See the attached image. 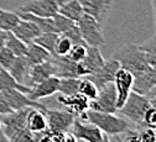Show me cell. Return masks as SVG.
<instances>
[{"label":"cell","mask_w":156,"mask_h":142,"mask_svg":"<svg viewBox=\"0 0 156 142\" xmlns=\"http://www.w3.org/2000/svg\"><path fill=\"white\" fill-rule=\"evenodd\" d=\"M82 121H89V123L98 126L104 133L108 136L112 135H122L129 129H133L130 121H128L125 117L116 115L115 113H102L88 109L86 113H83L80 117Z\"/></svg>","instance_id":"cell-1"},{"label":"cell","mask_w":156,"mask_h":142,"mask_svg":"<svg viewBox=\"0 0 156 142\" xmlns=\"http://www.w3.org/2000/svg\"><path fill=\"white\" fill-rule=\"evenodd\" d=\"M113 58L118 61L122 68L129 71L134 78L152 68L147 61L146 53L140 46L136 45H128L120 48L113 54Z\"/></svg>","instance_id":"cell-2"},{"label":"cell","mask_w":156,"mask_h":142,"mask_svg":"<svg viewBox=\"0 0 156 142\" xmlns=\"http://www.w3.org/2000/svg\"><path fill=\"white\" fill-rule=\"evenodd\" d=\"M150 106L151 100L146 95L131 92L126 101L120 109H118V111L122 114V116H125V119L130 121L135 129H141L144 115Z\"/></svg>","instance_id":"cell-3"},{"label":"cell","mask_w":156,"mask_h":142,"mask_svg":"<svg viewBox=\"0 0 156 142\" xmlns=\"http://www.w3.org/2000/svg\"><path fill=\"white\" fill-rule=\"evenodd\" d=\"M77 26L80 29L83 41L87 46L92 47H101L105 45V37L103 33L102 25L92 16L83 14L82 17L77 21Z\"/></svg>","instance_id":"cell-4"},{"label":"cell","mask_w":156,"mask_h":142,"mask_svg":"<svg viewBox=\"0 0 156 142\" xmlns=\"http://www.w3.org/2000/svg\"><path fill=\"white\" fill-rule=\"evenodd\" d=\"M71 132L76 136L77 140L84 142H110L109 136L104 133L98 126L89 123V121H82L80 119H74Z\"/></svg>","instance_id":"cell-5"},{"label":"cell","mask_w":156,"mask_h":142,"mask_svg":"<svg viewBox=\"0 0 156 142\" xmlns=\"http://www.w3.org/2000/svg\"><path fill=\"white\" fill-rule=\"evenodd\" d=\"M89 109L102 113H116V92L114 83L110 82L99 89L95 99L89 100Z\"/></svg>","instance_id":"cell-6"},{"label":"cell","mask_w":156,"mask_h":142,"mask_svg":"<svg viewBox=\"0 0 156 142\" xmlns=\"http://www.w3.org/2000/svg\"><path fill=\"white\" fill-rule=\"evenodd\" d=\"M105 62V58L103 57L99 47H92L88 46L87 48V54L86 57L77 63V77L82 78V77H88L94 73H97L102 66Z\"/></svg>","instance_id":"cell-7"},{"label":"cell","mask_w":156,"mask_h":142,"mask_svg":"<svg viewBox=\"0 0 156 142\" xmlns=\"http://www.w3.org/2000/svg\"><path fill=\"white\" fill-rule=\"evenodd\" d=\"M113 83L116 92V109H120L126 101L129 94L133 92L134 75L129 71L120 67L114 75Z\"/></svg>","instance_id":"cell-8"},{"label":"cell","mask_w":156,"mask_h":142,"mask_svg":"<svg viewBox=\"0 0 156 142\" xmlns=\"http://www.w3.org/2000/svg\"><path fill=\"white\" fill-rule=\"evenodd\" d=\"M46 119H47V126L50 132H67L71 131L73 121L76 119L69 111L65 110H45Z\"/></svg>","instance_id":"cell-9"},{"label":"cell","mask_w":156,"mask_h":142,"mask_svg":"<svg viewBox=\"0 0 156 142\" xmlns=\"http://www.w3.org/2000/svg\"><path fill=\"white\" fill-rule=\"evenodd\" d=\"M0 92L3 93L8 105L10 106V109L12 111L21 110L25 108H36V109H41L44 111L47 109L44 104L30 99L27 96V94L17 90V89H5V90H0Z\"/></svg>","instance_id":"cell-10"},{"label":"cell","mask_w":156,"mask_h":142,"mask_svg":"<svg viewBox=\"0 0 156 142\" xmlns=\"http://www.w3.org/2000/svg\"><path fill=\"white\" fill-rule=\"evenodd\" d=\"M57 0H29L23 6H20L19 11L29 12L40 17H53L58 12Z\"/></svg>","instance_id":"cell-11"},{"label":"cell","mask_w":156,"mask_h":142,"mask_svg":"<svg viewBox=\"0 0 156 142\" xmlns=\"http://www.w3.org/2000/svg\"><path fill=\"white\" fill-rule=\"evenodd\" d=\"M83 12L95 19L101 25L104 24L112 8L113 0H80Z\"/></svg>","instance_id":"cell-12"},{"label":"cell","mask_w":156,"mask_h":142,"mask_svg":"<svg viewBox=\"0 0 156 142\" xmlns=\"http://www.w3.org/2000/svg\"><path fill=\"white\" fill-rule=\"evenodd\" d=\"M119 68H120V64H119V62L115 58L105 59V62L102 66V68L97 73H94L92 75H88L87 78H89L92 80V82L97 85V88L101 89L105 84L113 82L114 75H115L116 71H118Z\"/></svg>","instance_id":"cell-13"},{"label":"cell","mask_w":156,"mask_h":142,"mask_svg":"<svg viewBox=\"0 0 156 142\" xmlns=\"http://www.w3.org/2000/svg\"><path fill=\"white\" fill-rule=\"evenodd\" d=\"M57 101L62 106L66 108L67 111H69L72 115L76 117H80L83 113H86L89 109V99L86 98L84 95L77 93L73 95H60Z\"/></svg>","instance_id":"cell-14"},{"label":"cell","mask_w":156,"mask_h":142,"mask_svg":"<svg viewBox=\"0 0 156 142\" xmlns=\"http://www.w3.org/2000/svg\"><path fill=\"white\" fill-rule=\"evenodd\" d=\"M32 64L27 61L25 56L16 57L11 67L8 69V72L11 74V77L25 87L30 88V74H31Z\"/></svg>","instance_id":"cell-15"},{"label":"cell","mask_w":156,"mask_h":142,"mask_svg":"<svg viewBox=\"0 0 156 142\" xmlns=\"http://www.w3.org/2000/svg\"><path fill=\"white\" fill-rule=\"evenodd\" d=\"M58 83H60V78L58 77H50L42 82L37 83L34 85L30 92L27 93V96L32 100H38L42 98H48L52 96L55 93H58Z\"/></svg>","instance_id":"cell-16"},{"label":"cell","mask_w":156,"mask_h":142,"mask_svg":"<svg viewBox=\"0 0 156 142\" xmlns=\"http://www.w3.org/2000/svg\"><path fill=\"white\" fill-rule=\"evenodd\" d=\"M11 32L17 37L20 38L21 41H24L26 45L34 42V40L40 35L42 31L40 30L34 21L31 20H27V19H21L19 20V23L16 24V26L11 30Z\"/></svg>","instance_id":"cell-17"},{"label":"cell","mask_w":156,"mask_h":142,"mask_svg":"<svg viewBox=\"0 0 156 142\" xmlns=\"http://www.w3.org/2000/svg\"><path fill=\"white\" fill-rule=\"evenodd\" d=\"M53 75L56 77V67L50 57L45 62L32 66L31 74H30V88H32L37 83H40L42 80H45L50 77H53Z\"/></svg>","instance_id":"cell-18"},{"label":"cell","mask_w":156,"mask_h":142,"mask_svg":"<svg viewBox=\"0 0 156 142\" xmlns=\"http://www.w3.org/2000/svg\"><path fill=\"white\" fill-rule=\"evenodd\" d=\"M156 84V68H150L145 73L134 78L133 92L141 95H147V93Z\"/></svg>","instance_id":"cell-19"},{"label":"cell","mask_w":156,"mask_h":142,"mask_svg":"<svg viewBox=\"0 0 156 142\" xmlns=\"http://www.w3.org/2000/svg\"><path fill=\"white\" fill-rule=\"evenodd\" d=\"M51 59L56 67V77L58 78L77 77V67H76L77 63L72 62L67 56H51Z\"/></svg>","instance_id":"cell-20"},{"label":"cell","mask_w":156,"mask_h":142,"mask_svg":"<svg viewBox=\"0 0 156 142\" xmlns=\"http://www.w3.org/2000/svg\"><path fill=\"white\" fill-rule=\"evenodd\" d=\"M26 127L34 132L47 131L48 126H47V119L45 111L41 109L31 108L26 116Z\"/></svg>","instance_id":"cell-21"},{"label":"cell","mask_w":156,"mask_h":142,"mask_svg":"<svg viewBox=\"0 0 156 142\" xmlns=\"http://www.w3.org/2000/svg\"><path fill=\"white\" fill-rule=\"evenodd\" d=\"M124 142H156V131L152 129H129L122 133Z\"/></svg>","instance_id":"cell-22"},{"label":"cell","mask_w":156,"mask_h":142,"mask_svg":"<svg viewBox=\"0 0 156 142\" xmlns=\"http://www.w3.org/2000/svg\"><path fill=\"white\" fill-rule=\"evenodd\" d=\"M58 14H61L66 16L67 19L72 20V21L77 23L84 12H83L80 0H68L66 3L60 4V6H58Z\"/></svg>","instance_id":"cell-23"},{"label":"cell","mask_w":156,"mask_h":142,"mask_svg":"<svg viewBox=\"0 0 156 142\" xmlns=\"http://www.w3.org/2000/svg\"><path fill=\"white\" fill-rule=\"evenodd\" d=\"M25 57L27 58V61L32 66H35V64L42 63L45 61H47L51 57V54L45 48H42L40 45L31 42L27 45V52H26Z\"/></svg>","instance_id":"cell-24"},{"label":"cell","mask_w":156,"mask_h":142,"mask_svg":"<svg viewBox=\"0 0 156 142\" xmlns=\"http://www.w3.org/2000/svg\"><path fill=\"white\" fill-rule=\"evenodd\" d=\"M5 89H17V90L27 94L31 88L17 83L8 71L0 68V90H5Z\"/></svg>","instance_id":"cell-25"},{"label":"cell","mask_w":156,"mask_h":142,"mask_svg":"<svg viewBox=\"0 0 156 142\" xmlns=\"http://www.w3.org/2000/svg\"><path fill=\"white\" fill-rule=\"evenodd\" d=\"M58 36H60V33H57V32H41L34 40V42L40 45L42 48H45L47 52H50L51 56H53L55 46H56Z\"/></svg>","instance_id":"cell-26"},{"label":"cell","mask_w":156,"mask_h":142,"mask_svg":"<svg viewBox=\"0 0 156 142\" xmlns=\"http://www.w3.org/2000/svg\"><path fill=\"white\" fill-rule=\"evenodd\" d=\"M5 47H6L8 50H10L16 57L25 56L26 52H27V45H26L24 41H21L20 38H17L11 31L8 32Z\"/></svg>","instance_id":"cell-27"},{"label":"cell","mask_w":156,"mask_h":142,"mask_svg":"<svg viewBox=\"0 0 156 142\" xmlns=\"http://www.w3.org/2000/svg\"><path fill=\"white\" fill-rule=\"evenodd\" d=\"M80 82L81 78H60V83H58V93L61 95H73L78 93V88H80Z\"/></svg>","instance_id":"cell-28"},{"label":"cell","mask_w":156,"mask_h":142,"mask_svg":"<svg viewBox=\"0 0 156 142\" xmlns=\"http://www.w3.org/2000/svg\"><path fill=\"white\" fill-rule=\"evenodd\" d=\"M20 20V16L17 15V12H11L0 9V29L5 31H11L16 24Z\"/></svg>","instance_id":"cell-29"},{"label":"cell","mask_w":156,"mask_h":142,"mask_svg":"<svg viewBox=\"0 0 156 142\" xmlns=\"http://www.w3.org/2000/svg\"><path fill=\"white\" fill-rule=\"evenodd\" d=\"M99 89L97 88V85L92 82V80L87 77H82L81 82H80V88H78V93L84 95L86 98H88L89 100H93L98 95Z\"/></svg>","instance_id":"cell-30"},{"label":"cell","mask_w":156,"mask_h":142,"mask_svg":"<svg viewBox=\"0 0 156 142\" xmlns=\"http://www.w3.org/2000/svg\"><path fill=\"white\" fill-rule=\"evenodd\" d=\"M141 50L146 53L147 61L152 68H156V33L143 45H140Z\"/></svg>","instance_id":"cell-31"},{"label":"cell","mask_w":156,"mask_h":142,"mask_svg":"<svg viewBox=\"0 0 156 142\" xmlns=\"http://www.w3.org/2000/svg\"><path fill=\"white\" fill-rule=\"evenodd\" d=\"M72 46H73V43L71 42V40L67 36L60 35L57 38L56 46H55V54L53 56H67V53L69 52Z\"/></svg>","instance_id":"cell-32"},{"label":"cell","mask_w":156,"mask_h":142,"mask_svg":"<svg viewBox=\"0 0 156 142\" xmlns=\"http://www.w3.org/2000/svg\"><path fill=\"white\" fill-rule=\"evenodd\" d=\"M53 20H55V24H56L57 32L60 33V35L67 32L69 29H72V27L77 24V23L72 21V20L67 19L66 16H63V15H61V14H58V12L53 16Z\"/></svg>","instance_id":"cell-33"},{"label":"cell","mask_w":156,"mask_h":142,"mask_svg":"<svg viewBox=\"0 0 156 142\" xmlns=\"http://www.w3.org/2000/svg\"><path fill=\"white\" fill-rule=\"evenodd\" d=\"M87 45H73L72 48L69 50V52L67 53V57L74 63H78L86 57L87 54Z\"/></svg>","instance_id":"cell-34"},{"label":"cell","mask_w":156,"mask_h":142,"mask_svg":"<svg viewBox=\"0 0 156 142\" xmlns=\"http://www.w3.org/2000/svg\"><path fill=\"white\" fill-rule=\"evenodd\" d=\"M141 129H152L156 130V106L151 104V106L146 110L144 119H143V125Z\"/></svg>","instance_id":"cell-35"},{"label":"cell","mask_w":156,"mask_h":142,"mask_svg":"<svg viewBox=\"0 0 156 142\" xmlns=\"http://www.w3.org/2000/svg\"><path fill=\"white\" fill-rule=\"evenodd\" d=\"M15 58H16V56L10 50H8L6 47H3L0 50V68L8 71L11 67V64L14 63Z\"/></svg>","instance_id":"cell-36"},{"label":"cell","mask_w":156,"mask_h":142,"mask_svg":"<svg viewBox=\"0 0 156 142\" xmlns=\"http://www.w3.org/2000/svg\"><path fill=\"white\" fill-rule=\"evenodd\" d=\"M62 35L67 36V37L71 40V42H72L73 45H86V42L83 41L82 35H81V32H80V29H78L77 24H76L72 29H69L67 32H65V33H62Z\"/></svg>","instance_id":"cell-37"},{"label":"cell","mask_w":156,"mask_h":142,"mask_svg":"<svg viewBox=\"0 0 156 142\" xmlns=\"http://www.w3.org/2000/svg\"><path fill=\"white\" fill-rule=\"evenodd\" d=\"M12 110L10 109V106L8 105L6 103V100L3 95V93L0 92V115H3V114H8V113H11Z\"/></svg>","instance_id":"cell-38"},{"label":"cell","mask_w":156,"mask_h":142,"mask_svg":"<svg viewBox=\"0 0 156 142\" xmlns=\"http://www.w3.org/2000/svg\"><path fill=\"white\" fill-rule=\"evenodd\" d=\"M8 32L5 30H0V50L3 47H5V42H6V37H8Z\"/></svg>","instance_id":"cell-39"},{"label":"cell","mask_w":156,"mask_h":142,"mask_svg":"<svg viewBox=\"0 0 156 142\" xmlns=\"http://www.w3.org/2000/svg\"><path fill=\"white\" fill-rule=\"evenodd\" d=\"M38 142H55V140H53V137H52V133L48 131L40 141H38Z\"/></svg>","instance_id":"cell-40"},{"label":"cell","mask_w":156,"mask_h":142,"mask_svg":"<svg viewBox=\"0 0 156 142\" xmlns=\"http://www.w3.org/2000/svg\"><path fill=\"white\" fill-rule=\"evenodd\" d=\"M152 5V12H154V25H155V32H156V0H151Z\"/></svg>","instance_id":"cell-41"},{"label":"cell","mask_w":156,"mask_h":142,"mask_svg":"<svg viewBox=\"0 0 156 142\" xmlns=\"http://www.w3.org/2000/svg\"><path fill=\"white\" fill-rule=\"evenodd\" d=\"M147 98H152V96H156V84L154 85V88L147 93V95H146Z\"/></svg>","instance_id":"cell-42"},{"label":"cell","mask_w":156,"mask_h":142,"mask_svg":"<svg viewBox=\"0 0 156 142\" xmlns=\"http://www.w3.org/2000/svg\"><path fill=\"white\" fill-rule=\"evenodd\" d=\"M0 142H10L8 138H6V136L3 133V131L0 130Z\"/></svg>","instance_id":"cell-43"},{"label":"cell","mask_w":156,"mask_h":142,"mask_svg":"<svg viewBox=\"0 0 156 142\" xmlns=\"http://www.w3.org/2000/svg\"><path fill=\"white\" fill-rule=\"evenodd\" d=\"M149 99L151 100V104L156 106V96H152V98H149Z\"/></svg>","instance_id":"cell-44"},{"label":"cell","mask_w":156,"mask_h":142,"mask_svg":"<svg viewBox=\"0 0 156 142\" xmlns=\"http://www.w3.org/2000/svg\"><path fill=\"white\" fill-rule=\"evenodd\" d=\"M58 2V4H62V3H66V2H68V0H57Z\"/></svg>","instance_id":"cell-45"},{"label":"cell","mask_w":156,"mask_h":142,"mask_svg":"<svg viewBox=\"0 0 156 142\" xmlns=\"http://www.w3.org/2000/svg\"><path fill=\"white\" fill-rule=\"evenodd\" d=\"M0 130H2V120H0Z\"/></svg>","instance_id":"cell-46"},{"label":"cell","mask_w":156,"mask_h":142,"mask_svg":"<svg viewBox=\"0 0 156 142\" xmlns=\"http://www.w3.org/2000/svg\"><path fill=\"white\" fill-rule=\"evenodd\" d=\"M0 30H2V29H0Z\"/></svg>","instance_id":"cell-47"},{"label":"cell","mask_w":156,"mask_h":142,"mask_svg":"<svg viewBox=\"0 0 156 142\" xmlns=\"http://www.w3.org/2000/svg\"><path fill=\"white\" fill-rule=\"evenodd\" d=\"M155 33H156V32H155Z\"/></svg>","instance_id":"cell-48"},{"label":"cell","mask_w":156,"mask_h":142,"mask_svg":"<svg viewBox=\"0 0 156 142\" xmlns=\"http://www.w3.org/2000/svg\"><path fill=\"white\" fill-rule=\"evenodd\" d=\"M155 131H156V130H155Z\"/></svg>","instance_id":"cell-49"}]
</instances>
